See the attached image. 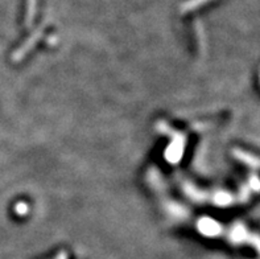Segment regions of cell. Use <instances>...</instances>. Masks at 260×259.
<instances>
[{"instance_id":"1","label":"cell","mask_w":260,"mask_h":259,"mask_svg":"<svg viewBox=\"0 0 260 259\" xmlns=\"http://www.w3.org/2000/svg\"><path fill=\"white\" fill-rule=\"evenodd\" d=\"M206 2H209V0H188V2L182 6V11L196 10L197 7L202 6V4H205Z\"/></svg>"}]
</instances>
